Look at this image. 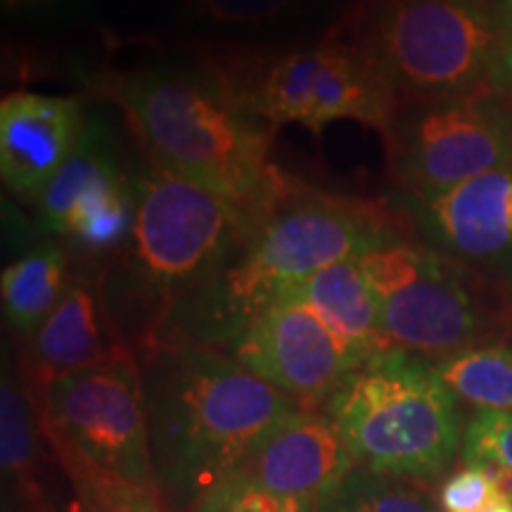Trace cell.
<instances>
[{
	"instance_id": "cell-1",
	"label": "cell",
	"mask_w": 512,
	"mask_h": 512,
	"mask_svg": "<svg viewBox=\"0 0 512 512\" xmlns=\"http://www.w3.org/2000/svg\"><path fill=\"white\" fill-rule=\"evenodd\" d=\"M138 358L152 470L169 512H195L278 422L302 411L221 349L159 342Z\"/></svg>"
},
{
	"instance_id": "cell-2",
	"label": "cell",
	"mask_w": 512,
	"mask_h": 512,
	"mask_svg": "<svg viewBox=\"0 0 512 512\" xmlns=\"http://www.w3.org/2000/svg\"><path fill=\"white\" fill-rule=\"evenodd\" d=\"M396 240V223L377 204L292 183L256 221L233 259L171 313L152 344L190 342L228 351L292 285Z\"/></svg>"
},
{
	"instance_id": "cell-3",
	"label": "cell",
	"mask_w": 512,
	"mask_h": 512,
	"mask_svg": "<svg viewBox=\"0 0 512 512\" xmlns=\"http://www.w3.org/2000/svg\"><path fill=\"white\" fill-rule=\"evenodd\" d=\"M147 162L245 209L264 211L290 181L271 162L273 128L202 69L140 67L107 88Z\"/></svg>"
},
{
	"instance_id": "cell-4",
	"label": "cell",
	"mask_w": 512,
	"mask_h": 512,
	"mask_svg": "<svg viewBox=\"0 0 512 512\" xmlns=\"http://www.w3.org/2000/svg\"><path fill=\"white\" fill-rule=\"evenodd\" d=\"M136 223L128 242L124 297L110 302L114 320L126 313L140 349L162 335L178 306L233 259L264 211L245 209L152 162L133 166Z\"/></svg>"
},
{
	"instance_id": "cell-5",
	"label": "cell",
	"mask_w": 512,
	"mask_h": 512,
	"mask_svg": "<svg viewBox=\"0 0 512 512\" xmlns=\"http://www.w3.org/2000/svg\"><path fill=\"white\" fill-rule=\"evenodd\" d=\"M330 36L396 105L486 91L505 41L496 0H356Z\"/></svg>"
},
{
	"instance_id": "cell-6",
	"label": "cell",
	"mask_w": 512,
	"mask_h": 512,
	"mask_svg": "<svg viewBox=\"0 0 512 512\" xmlns=\"http://www.w3.org/2000/svg\"><path fill=\"white\" fill-rule=\"evenodd\" d=\"M320 411L335 425L354 467L375 475L434 482L463 444L460 401L432 361L401 349L368 358Z\"/></svg>"
},
{
	"instance_id": "cell-7",
	"label": "cell",
	"mask_w": 512,
	"mask_h": 512,
	"mask_svg": "<svg viewBox=\"0 0 512 512\" xmlns=\"http://www.w3.org/2000/svg\"><path fill=\"white\" fill-rule=\"evenodd\" d=\"M394 349L439 363L482 347L505 325L503 302L477 268L422 242L396 240L361 256Z\"/></svg>"
},
{
	"instance_id": "cell-8",
	"label": "cell",
	"mask_w": 512,
	"mask_h": 512,
	"mask_svg": "<svg viewBox=\"0 0 512 512\" xmlns=\"http://www.w3.org/2000/svg\"><path fill=\"white\" fill-rule=\"evenodd\" d=\"M209 72L242 110L271 128L299 124L320 133L351 119L384 136L396 112V100L366 62L332 36L280 53H228Z\"/></svg>"
},
{
	"instance_id": "cell-9",
	"label": "cell",
	"mask_w": 512,
	"mask_h": 512,
	"mask_svg": "<svg viewBox=\"0 0 512 512\" xmlns=\"http://www.w3.org/2000/svg\"><path fill=\"white\" fill-rule=\"evenodd\" d=\"M29 392L50 446L128 484L157 489L143 370L131 347Z\"/></svg>"
},
{
	"instance_id": "cell-10",
	"label": "cell",
	"mask_w": 512,
	"mask_h": 512,
	"mask_svg": "<svg viewBox=\"0 0 512 512\" xmlns=\"http://www.w3.org/2000/svg\"><path fill=\"white\" fill-rule=\"evenodd\" d=\"M399 192L432 195L512 166V100L494 91L401 102L384 131Z\"/></svg>"
},
{
	"instance_id": "cell-11",
	"label": "cell",
	"mask_w": 512,
	"mask_h": 512,
	"mask_svg": "<svg viewBox=\"0 0 512 512\" xmlns=\"http://www.w3.org/2000/svg\"><path fill=\"white\" fill-rule=\"evenodd\" d=\"M226 354L306 411H320L344 377L368 361L309 304L294 297L268 304Z\"/></svg>"
},
{
	"instance_id": "cell-12",
	"label": "cell",
	"mask_w": 512,
	"mask_h": 512,
	"mask_svg": "<svg viewBox=\"0 0 512 512\" xmlns=\"http://www.w3.org/2000/svg\"><path fill=\"white\" fill-rule=\"evenodd\" d=\"M36 209L50 235L88 259L112 254L131 242L136 200L110 128L100 117H88L79 145Z\"/></svg>"
},
{
	"instance_id": "cell-13",
	"label": "cell",
	"mask_w": 512,
	"mask_h": 512,
	"mask_svg": "<svg viewBox=\"0 0 512 512\" xmlns=\"http://www.w3.org/2000/svg\"><path fill=\"white\" fill-rule=\"evenodd\" d=\"M418 235L477 271L512 275V166L432 195H396Z\"/></svg>"
},
{
	"instance_id": "cell-14",
	"label": "cell",
	"mask_w": 512,
	"mask_h": 512,
	"mask_svg": "<svg viewBox=\"0 0 512 512\" xmlns=\"http://www.w3.org/2000/svg\"><path fill=\"white\" fill-rule=\"evenodd\" d=\"M88 114L69 95L17 91L0 102V178L17 200L36 204L67 164Z\"/></svg>"
},
{
	"instance_id": "cell-15",
	"label": "cell",
	"mask_w": 512,
	"mask_h": 512,
	"mask_svg": "<svg viewBox=\"0 0 512 512\" xmlns=\"http://www.w3.org/2000/svg\"><path fill=\"white\" fill-rule=\"evenodd\" d=\"M24 342L19 370L29 387H43L62 375L91 368L128 347L114 320L105 278L91 268L72 271L53 313Z\"/></svg>"
},
{
	"instance_id": "cell-16",
	"label": "cell",
	"mask_w": 512,
	"mask_h": 512,
	"mask_svg": "<svg viewBox=\"0 0 512 512\" xmlns=\"http://www.w3.org/2000/svg\"><path fill=\"white\" fill-rule=\"evenodd\" d=\"M351 470L354 460L328 415L302 408L278 422L233 477L278 496L320 501Z\"/></svg>"
},
{
	"instance_id": "cell-17",
	"label": "cell",
	"mask_w": 512,
	"mask_h": 512,
	"mask_svg": "<svg viewBox=\"0 0 512 512\" xmlns=\"http://www.w3.org/2000/svg\"><path fill=\"white\" fill-rule=\"evenodd\" d=\"M46 437L22 370L8 358L0 380V467L15 512H55L41 484V439Z\"/></svg>"
},
{
	"instance_id": "cell-18",
	"label": "cell",
	"mask_w": 512,
	"mask_h": 512,
	"mask_svg": "<svg viewBox=\"0 0 512 512\" xmlns=\"http://www.w3.org/2000/svg\"><path fill=\"white\" fill-rule=\"evenodd\" d=\"M280 297H294L309 304L332 330H337L368 358L394 349L382 330L380 304L363 271L361 256H351V259L320 268L318 273L292 285Z\"/></svg>"
},
{
	"instance_id": "cell-19",
	"label": "cell",
	"mask_w": 512,
	"mask_h": 512,
	"mask_svg": "<svg viewBox=\"0 0 512 512\" xmlns=\"http://www.w3.org/2000/svg\"><path fill=\"white\" fill-rule=\"evenodd\" d=\"M69 256L60 242L43 240L3 268L0 302L5 323L19 337L29 339L41 328L67 290Z\"/></svg>"
},
{
	"instance_id": "cell-20",
	"label": "cell",
	"mask_w": 512,
	"mask_h": 512,
	"mask_svg": "<svg viewBox=\"0 0 512 512\" xmlns=\"http://www.w3.org/2000/svg\"><path fill=\"white\" fill-rule=\"evenodd\" d=\"M441 382L475 411L512 413V347L482 344L434 363Z\"/></svg>"
},
{
	"instance_id": "cell-21",
	"label": "cell",
	"mask_w": 512,
	"mask_h": 512,
	"mask_svg": "<svg viewBox=\"0 0 512 512\" xmlns=\"http://www.w3.org/2000/svg\"><path fill=\"white\" fill-rule=\"evenodd\" d=\"M53 451L72 486L69 512H169L157 489L107 475L67 448L53 446Z\"/></svg>"
},
{
	"instance_id": "cell-22",
	"label": "cell",
	"mask_w": 512,
	"mask_h": 512,
	"mask_svg": "<svg viewBox=\"0 0 512 512\" xmlns=\"http://www.w3.org/2000/svg\"><path fill=\"white\" fill-rule=\"evenodd\" d=\"M318 512H441V508L427 494L425 484L354 467L328 496L320 498Z\"/></svg>"
},
{
	"instance_id": "cell-23",
	"label": "cell",
	"mask_w": 512,
	"mask_h": 512,
	"mask_svg": "<svg viewBox=\"0 0 512 512\" xmlns=\"http://www.w3.org/2000/svg\"><path fill=\"white\" fill-rule=\"evenodd\" d=\"M460 463L486 472L512 501V413H472L463 430Z\"/></svg>"
},
{
	"instance_id": "cell-24",
	"label": "cell",
	"mask_w": 512,
	"mask_h": 512,
	"mask_svg": "<svg viewBox=\"0 0 512 512\" xmlns=\"http://www.w3.org/2000/svg\"><path fill=\"white\" fill-rule=\"evenodd\" d=\"M195 512H318V501L278 496L240 477H230L216 486Z\"/></svg>"
},
{
	"instance_id": "cell-25",
	"label": "cell",
	"mask_w": 512,
	"mask_h": 512,
	"mask_svg": "<svg viewBox=\"0 0 512 512\" xmlns=\"http://www.w3.org/2000/svg\"><path fill=\"white\" fill-rule=\"evenodd\" d=\"M195 17L228 27H256L287 15L294 0H188Z\"/></svg>"
},
{
	"instance_id": "cell-26",
	"label": "cell",
	"mask_w": 512,
	"mask_h": 512,
	"mask_svg": "<svg viewBox=\"0 0 512 512\" xmlns=\"http://www.w3.org/2000/svg\"><path fill=\"white\" fill-rule=\"evenodd\" d=\"M501 494L503 491L486 472L460 463L458 470L441 482L439 508L441 512H477Z\"/></svg>"
},
{
	"instance_id": "cell-27",
	"label": "cell",
	"mask_w": 512,
	"mask_h": 512,
	"mask_svg": "<svg viewBox=\"0 0 512 512\" xmlns=\"http://www.w3.org/2000/svg\"><path fill=\"white\" fill-rule=\"evenodd\" d=\"M3 10L8 15L17 17H36V19H48V17H64L69 12L83 10L88 0H0Z\"/></svg>"
},
{
	"instance_id": "cell-28",
	"label": "cell",
	"mask_w": 512,
	"mask_h": 512,
	"mask_svg": "<svg viewBox=\"0 0 512 512\" xmlns=\"http://www.w3.org/2000/svg\"><path fill=\"white\" fill-rule=\"evenodd\" d=\"M489 91L496 95H503V98L512 100V36L503 41L501 53H498L496 67L491 72L489 79Z\"/></svg>"
},
{
	"instance_id": "cell-29",
	"label": "cell",
	"mask_w": 512,
	"mask_h": 512,
	"mask_svg": "<svg viewBox=\"0 0 512 512\" xmlns=\"http://www.w3.org/2000/svg\"><path fill=\"white\" fill-rule=\"evenodd\" d=\"M498 17H501V27L505 38L512 36V0H496Z\"/></svg>"
},
{
	"instance_id": "cell-30",
	"label": "cell",
	"mask_w": 512,
	"mask_h": 512,
	"mask_svg": "<svg viewBox=\"0 0 512 512\" xmlns=\"http://www.w3.org/2000/svg\"><path fill=\"white\" fill-rule=\"evenodd\" d=\"M477 512H512V501L505 494H501L494 503H489L486 508L477 510Z\"/></svg>"
},
{
	"instance_id": "cell-31",
	"label": "cell",
	"mask_w": 512,
	"mask_h": 512,
	"mask_svg": "<svg viewBox=\"0 0 512 512\" xmlns=\"http://www.w3.org/2000/svg\"><path fill=\"white\" fill-rule=\"evenodd\" d=\"M3 512H15V510H12V505H8V503L3 501Z\"/></svg>"
}]
</instances>
